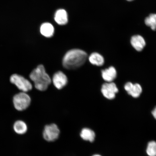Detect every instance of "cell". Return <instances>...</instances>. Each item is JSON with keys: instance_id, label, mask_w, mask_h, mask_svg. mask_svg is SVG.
<instances>
[{"instance_id": "1", "label": "cell", "mask_w": 156, "mask_h": 156, "mask_svg": "<svg viewBox=\"0 0 156 156\" xmlns=\"http://www.w3.org/2000/svg\"><path fill=\"white\" fill-rule=\"evenodd\" d=\"M87 58V54L79 49L69 50L64 56L62 63L68 69H73L80 67L85 63Z\"/></svg>"}, {"instance_id": "2", "label": "cell", "mask_w": 156, "mask_h": 156, "mask_svg": "<svg viewBox=\"0 0 156 156\" xmlns=\"http://www.w3.org/2000/svg\"><path fill=\"white\" fill-rule=\"evenodd\" d=\"M34 86L38 90L44 91L48 89L51 82L50 76L46 73L44 66L40 65L35 68L29 75Z\"/></svg>"}, {"instance_id": "3", "label": "cell", "mask_w": 156, "mask_h": 156, "mask_svg": "<svg viewBox=\"0 0 156 156\" xmlns=\"http://www.w3.org/2000/svg\"><path fill=\"white\" fill-rule=\"evenodd\" d=\"M13 102L16 110L23 111L26 110L30 106L31 99L26 93L21 92L15 95L13 98Z\"/></svg>"}, {"instance_id": "4", "label": "cell", "mask_w": 156, "mask_h": 156, "mask_svg": "<svg viewBox=\"0 0 156 156\" xmlns=\"http://www.w3.org/2000/svg\"><path fill=\"white\" fill-rule=\"evenodd\" d=\"M10 81L11 83L16 86L22 92L26 93L32 89V85L30 82L18 74H15L11 75L10 78Z\"/></svg>"}, {"instance_id": "5", "label": "cell", "mask_w": 156, "mask_h": 156, "mask_svg": "<svg viewBox=\"0 0 156 156\" xmlns=\"http://www.w3.org/2000/svg\"><path fill=\"white\" fill-rule=\"evenodd\" d=\"M60 130L57 125L52 123L44 126L42 133L43 137L45 141L52 142L56 141L59 137Z\"/></svg>"}, {"instance_id": "6", "label": "cell", "mask_w": 156, "mask_h": 156, "mask_svg": "<svg viewBox=\"0 0 156 156\" xmlns=\"http://www.w3.org/2000/svg\"><path fill=\"white\" fill-rule=\"evenodd\" d=\"M101 91L103 96L107 99L112 100L115 98L119 89L116 84L112 82L103 83Z\"/></svg>"}, {"instance_id": "7", "label": "cell", "mask_w": 156, "mask_h": 156, "mask_svg": "<svg viewBox=\"0 0 156 156\" xmlns=\"http://www.w3.org/2000/svg\"><path fill=\"white\" fill-rule=\"evenodd\" d=\"M124 89L130 95L134 98H137L141 95L142 89L139 83H133L130 82L127 83L124 85Z\"/></svg>"}, {"instance_id": "8", "label": "cell", "mask_w": 156, "mask_h": 156, "mask_svg": "<svg viewBox=\"0 0 156 156\" xmlns=\"http://www.w3.org/2000/svg\"><path fill=\"white\" fill-rule=\"evenodd\" d=\"M52 82L54 86L57 89L60 90L67 85L68 79L67 76L63 72L58 71L54 74Z\"/></svg>"}, {"instance_id": "9", "label": "cell", "mask_w": 156, "mask_h": 156, "mask_svg": "<svg viewBox=\"0 0 156 156\" xmlns=\"http://www.w3.org/2000/svg\"><path fill=\"white\" fill-rule=\"evenodd\" d=\"M132 46L137 51H141L146 46L145 39L141 35H136L133 36L130 39Z\"/></svg>"}, {"instance_id": "10", "label": "cell", "mask_w": 156, "mask_h": 156, "mask_svg": "<svg viewBox=\"0 0 156 156\" xmlns=\"http://www.w3.org/2000/svg\"><path fill=\"white\" fill-rule=\"evenodd\" d=\"M117 75L116 70L113 66H111L108 68L102 71V76L103 79L106 82H112L116 79Z\"/></svg>"}, {"instance_id": "11", "label": "cell", "mask_w": 156, "mask_h": 156, "mask_svg": "<svg viewBox=\"0 0 156 156\" xmlns=\"http://www.w3.org/2000/svg\"><path fill=\"white\" fill-rule=\"evenodd\" d=\"M80 136L84 141L92 142L95 140V134L94 132L90 129L85 128L81 130Z\"/></svg>"}, {"instance_id": "12", "label": "cell", "mask_w": 156, "mask_h": 156, "mask_svg": "<svg viewBox=\"0 0 156 156\" xmlns=\"http://www.w3.org/2000/svg\"><path fill=\"white\" fill-rule=\"evenodd\" d=\"M56 22L60 25L67 24L68 21L67 14L65 10H58L55 13L54 17Z\"/></svg>"}, {"instance_id": "13", "label": "cell", "mask_w": 156, "mask_h": 156, "mask_svg": "<svg viewBox=\"0 0 156 156\" xmlns=\"http://www.w3.org/2000/svg\"><path fill=\"white\" fill-rule=\"evenodd\" d=\"M40 32L43 36L46 37H51L54 34V27L50 23H44L41 26Z\"/></svg>"}, {"instance_id": "14", "label": "cell", "mask_w": 156, "mask_h": 156, "mask_svg": "<svg viewBox=\"0 0 156 156\" xmlns=\"http://www.w3.org/2000/svg\"><path fill=\"white\" fill-rule=\"evenodd\" d=\"M89 61L93 65L101 66L105 63L104 57L98 52H93L89 57Z\"/></svg>"}, {"instance_id": "15", "label": "cell", "mask_w": 156, "mask_h": 156, "mask_svg": "<svg viewBox=\"0 0 156 156\" xmlns=\"http://www.w3.org/2000/svg\"><path fill=\"white\" fill-rule=\"evenodd\" d=\"M13 128L15 132L19 134H24L28 130V126L26 123L20 120L15 122Z\"/></svg>"}, {"instance_id": "16", "label": "cell", "mask_w": 156, "mask_h": 156, "mask_svg": "<svg viewBox=\"0 0 156 156\" xmlns=\"http://www.w3.org/2000/svg\"><path fill=\"white\" fill-rule=\"evenodd\" d=\"M145 23L147 26L150 27L153 30H156V14L152 13L146 17Z\"/></svg>"}, {"instance_id": "17", "label": "cell", "mask_w": 156, "mask_h": 156, "mask_svg": "<svg viewBox=\"0 0 156 156\" xmlns=\"http://www.w3.org/2000/svg\"><path fill=\"white\" fill-rule=\"evenodd\" d=\"M146 151L149 156H156V142H150L148 144Z\"/></svg>"}, {"instance_id": "18", "label": "cell", "mask_w": 156, "mask_h": 156, "mask_svg": "<svg viewBox=\"0 0 156 156\" xmlns=\"http://www.w3.org/2000/svg\"><path fill=\"white\" fill-rule=\"evenodd\" d=\"M152 114L153 115L154 118L156 120V107L154 108L153 111H152Z\"/></svg>"}, {"instance_id": "19", "label": "cell", "mask_w": 156, "mask_h": 156, "mask_svg": "<svg viewBox=\"0 0 156 156\" xmlns=\"http://www.w3.org/2000/svg\"><path fill=\"white\" fill-rule=\"evenodd\" d=\"M92 156H102L100 155H99V154H95L94 155H93Z\"/></svg>"}, {"instance_id": "20", "label": "cell", "mask_w": 156, "mask_h": 156, "mask_svg": "<svg viewBox=\"0 0 156 156\" xmlns=\"http://www.w3.org/2000/svg\"><path fill=\"white\" fill-rule=\"evenodd\" d=\"M126 1H133V0H126Z\"/></svg>"}]
</instances>
